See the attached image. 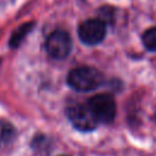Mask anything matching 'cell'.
I'll list each match as a JSON object with an SVG mask.
<instances>
[{"label": "cell", "instance_id": "obj_1", "mask_svg": "<svg viewBox=\"0 0 156 156\" xmlns=\"http://www.w3.org/2000/svg\"><path fill=\"white\" fill-rule=\"evenodd\" d=\"M104 83V76L94 67H76L67 76V84L78 91H90Z\"/></svg>", "mask_w": 156, "mask_h": 156}, {"label": "cell", "instance_id": "obj_2", "mask_svg": "<svg viewBox=\"0 0 156 156\" xmlns=\"http://www.w3.org/2000/svg\"><path fill=\"white\" fill-rule=\"evenodd\" d=\"M88 107L101 123H111L116 116V102L110 94H98L91 96L88 102Z\"/></svg>", "mask_w": 156, "mask_h": 156}, {"label": "cell", "instance_id": "obj_3", "mask_svg": "<svg viewBox=\"0 0 156 156\" xmlns=\"http://www.w3.org/2000/svg\"><path fill=\"white\" fill-rule=\"evenodd\" d=\"M66 115L71 124L80 132L94 130L99 123L87 104H74L68 106L66 108Z\"/></svg>", "mask_w": 156, "mask_h": 156}, {"label": "cell", "instance_id": "obj_4", "mask_svg": "<svg viewBox=\"0 0 156 156\" xmlns=\"http://www.w3.org/2000/svg\"><path fill=\"white\" fill-rule=\"evenodd\" d=\"M45 49L52 58L62 60L67 57L68 54L71 52L72 39L67 32L57 29L48 37L45 41Z\"/></svg>", "mask_w": 156, "mask_h": 156}, {"label": "cell", "instance_id": "obj_5", "mask_svg": "<svg viewBox=\"0 0 156 156\" xmlns=\"http://www.w3.org/2000/svg\"><path fill=\"white\" fill-rule=\"evenodd\" d=\"M79 39L87 45H96L101 43L106 35L105 22L99 18L84 21L78 28Z\"/></svg>", "mask_w": 156, "mask_h": 156}, {"label": "cell", "instance_id": "obj_6", "mask_svg": "<svg viewBox=\"0 0 156 156\" xmlns=\"http://www.w3.org/2000/svg\"><path fill=\"white\" fill-rule=\"evenodd\" d=\"M34 27V23L33 22H29V23H24L22 26H20L11 35L10 38V46L11 48H17L20 46V44L22 43V40L26 38V35L32 30V28Z\"/></svg>", "mask_w": 156, "mask_h": 156}, {"label": "cell", "instance_id": "obj_7", "mask_svg": "<svg viewBox=\"0 0 156 156\" xmlns=\"http://www.w3.org/2000/svg\"><path fill=\"white\" fill-rule=\"evenodd\" d=\"M15 128L13 126L4 119H0V146L9 144L15 138Z\"/></svg>", "mask_w": 156, "mask_h": 156}, {"label": "cell", "instance_id": "obj_8", "mask_svg": "<svg viewBox=\"0 0 156 156\" xmlns=\"http://www.w3.org/2000/svg\"><path fill=\"white\" fill-rule=\"evenodd\" d=\"M143 44L150 51H156V27L147 29L143 34Z\"/></svg>", "mask_w": 156, "mask_h": 156}, {"label": "cell", "instance_id": "obj_9", "mask_svg": "<svg viewBox=\"0 0 156 156\" xmlns=\"http://www.w3.org/2000/svg\"><path fill=\"white\" fill-rule=\"evenodd\" d=\"M155 121H156V113H155Z\"/></svg>", "mask_w": 156, "mask_h": 156}, {"label": "cell", "instance_id": "obj_10", "mask_svg": "<svg viewBox=\"0 0 156 156\" xmlns=\"http://www.w3.org/2000/svg\"><path fill=\"white\" fill-rule=\"evenodd\" d=\"M61 156H67V155H61Z\"/></svg>", "mask_w": 156, "mask_h": 156}]
</instances>
